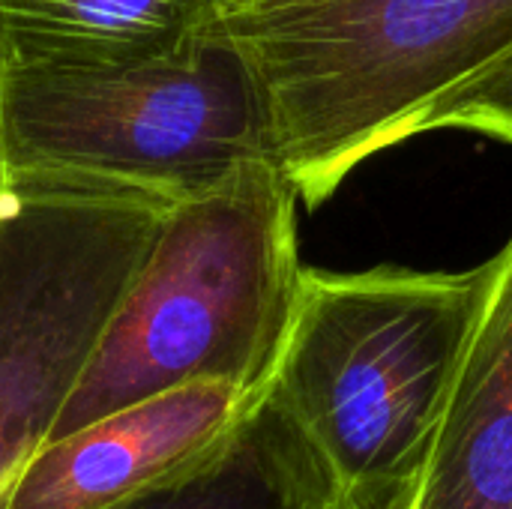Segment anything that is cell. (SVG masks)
Segmentation results:
<instances>
[{
  "instance_id": "6da1fadb",
  "label": "cell",
  "mask_w": 512,
  "mask_h": 509,
  "mask_svg": "<svg viewBox=\"0 0 512 509\" xmlns=\"http://www.w3.org/2000/svg\"><path fill=\"white\" fill-rule=\"evenodd\" d=\"M486 267L303 270L267 405L297 438L324 509H393L453 396Z\"/></svg>"
},
{
  "instance_id": "ba28073f",
  "label": "cell",
  "mask_w": 512,
  "mask_h": 509,
  "mask_svg": "<svg viewBox=\"0 0 512 509\" xmlns=\"http://www.w3.org/2000/svg\"><path fill=\"white\" fill-rule=\"evenodd\" d=\"M228 0H0V72L135 63L213 33Z\"/></svg>"
},
{
  "instance_id": "5b68a950",
  "label": "cell",
  "mask_w": 512,
  "mask_h": 509,
  "mask_svg": "<svg viewBox=\"0 0 512 509\" xmlns=\"http://www.w3.org/2000/svg\"><path fill=\"white\" fill-rule=\"evenodd\" d=\"M162 213L141 198L0 192V509L51 438Z\"/></svg>"
},
{
  "instance_id": "277c9868",
  "label": "cell",
  "mask_w": 512,
  "mask_h": 509,
  "mask_svg": "<svg viewBox=\"0 0 512 509\" xmlns=\"http://www.w3.org/2000/svg\"><path fill=\"white\" fill-rule=\"evenodd\" d=\"M264 159V96L222 27L168 57L0 72L3 189L171 207Z\"/></svg>"
},
{
  "instance_id": "3957f363",
  "label": "cell",
  "mask_w": 512,
  "mask_h": 509,
  "mask_svg": "<svg viewBox=\"0 0 512 509\" xmlns=\"http://www.w3.org/2000/svg\"><path fill=\"white\" fill-rule=\"evenodd\" d=\"M219 27L258 81L279 168L318 210L512 51V0H273Z\"/></svg>"
},
{
  "instance_id": "8992f818",
  "label": "cell",
  "mask_w": 512,
  "mask_h": 509,
  "mask_svg": "<svg viewBox=\"0 0 512 509\" xmlns=\"http://www.w3.org/2000/svg\"><path fill=\"white\" fill-rule=\"evenodd\" d=\"M264 396L231 384L171 390L45 441L3 509H120L216 456Z\"/></svg>"
},
{
  "instance_id": "30bf717a",
  "label": "cell",
  "mask_w": 512,
  "mask_h": 509,
  "mask_svg": "<svg viewBox=\"0 0 512 509\" xmlns=\"http://www.w3.org/2000/svg\"><path fill=\"white\" fill-rule=\"evenodd\" d=\"M438 129L480 132L512 144V51L456 87L426 114L420 135Z\"/></svg>"
},
{
  "instance_id": "52a82bcc",
  "label": "cell",
  "mask_w": 512,
  "mask_h": 509,
  "mask_svg": "<svg viewBox=\"0 0 512 509\" xmlns=\"http://www.w3.org/2000/svg\"><path fill=\"white\" fill-rule=\"evenodd\" d=\"M483 267V306L453 396L393 509H512V237Z\"/></svg>"
},
{
  "instance_id": "9c48e42d",
  "label": "cell",
  "mask_w": 512,
  "mask_h": 509,
  "mask_svg": "<svg viewBox=\"0 0 512 509\" xmlns=\"http://www.w3.org/2000/svg\"><path fill=\"white\" fill-rule=\"evenodd\" d=\"M120 509H324V504L306 453L261 399L216 456Z\"/></svg>"
},
{
  "instance_id": "8fae6325",
  "label": "cell",
  "mask_w": 512,
  "mask_h": 509,
  "mask_svg": "<svg viewBox=\"0 0 512 509\" xmlns=\"http://www.w3.org/2000/svg\"><path fill=\"white\" fill-rule=\"evenodd\" d=\"M264 3H273V0H228V9H225V12H234V9H252V6H264Z\"/></svg>"
},
{
  "instance_id": "7a4b0ae2",
  "label": "cell",
  "mask_w": 512,
  "mask_h": 509,
  "mask_svg": "<svg viewBox=\"0 0 512 509\" xmlns=\"http://www.w3.org/2000/svg\"><path fill=\"white\" fill-rule=\"evenodd\" d=\"M297 204L285 171L264 159L165 207L48 441L195 384L264 396L306 270Z\"/></svg>"
},
{
  "instance_id": "7c38bea8",
  "label": "cell",
  "mask_w": 512,
  "mask_h": 509,
  "mask_svg": "<svg viewBox=\"0 0 512 509\" xmlns=\"http://www.w3.org/2000/svg\"><path fill=\"white\" fill-rule=\"evenodd\" d=\"M0 192H3V177H0Z\"/></svg>"
}]
</instances>
